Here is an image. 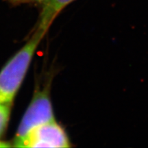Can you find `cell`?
Wrapping results in <instances>:
<instances>
[{"label":"cell","mask_w":148,"mask_h":148,"mask_svg":"<svg viewBox=\"0 0 148 148\" xmlns=\"http://www.w3.org/2000/svg\"><path fill=\"white\" fill-rule=\"evenodd\" d=\"M47 32L36 27L26 43L0 71V103L12 105L27 73L37 47Z\"/></svg>","instance_id":"obj_1"},{"label":"cell","mask_w":148,"mask_h":148,"mask_svg":"<svg viewBox=\"0 0 148 148\" xmlns=\"http://www.w3.org/2000/svg\"><path fill=\"white\" fill-rule=\"evenodd\" d=\"M49 88L50 86H47L41 90L37 89L34 92L32 101L20 122L13 141L21 139L35 127L56 120Z\"/></svg>","instance_id":"obj_2"},{"label":"cell","mask_w":148,"mask_h":148,"mask_svg":"<svg viewBox=\"0 0 148 148\" xmlns=\"http://www.w3.org/2000/svg\"><path fill=\"white\" fill-rule=\"evenodd\" d=\"M16 147L66 148L71 146L65 130L56 120L35 127L21 139L12 142Z\"/></svg>","instance_id":"obj_3"},{"label":"cell","mask_w":148,"mask_h":148,"mask_svg":"<svg viewBox=\"0 0 148 148\" xmlns=\"http://www.w3.org/2000/svg\"><path fill=\"white\" fill-rule=\"evenodd\" d=\"M73 1L75 0H47L43 3L37 27L47 32L61 11Z\"/></svg>","instance_id":"obj_4"},{"label":"cell","mask_w":148,"mask_h":148,"mask_svg":"<svg viewBox=\"0 0 148 148\" xmlns=\"http://www.w3.org/2000/svg\"><path fill=\"white\" fill-rule=\"evenodd\" d=\"M11 105L0 103V139L8 126Z\"/></svg>","instance_id":"obj_5"},{"label":"cell","mask_w":148,"mask_h":148,"mask_svg":"<svg viewBox=\"0 0 148 148\" xmlns=\"http://www.w3.org/2000/svg\"><path fill=\"white\" fill-rule=\"evenodd\" d=\"M13 4H20L24 3H44L47 0H7Z\"/></svg>","instance_id":"obj_6"},{"label":"cell","mask_w":148,"mask_h":148,"mask_svg":"<svg viewBox=\"0 0 148 148\" xmlns=\"http://www.w3.org/2000/svg\"><path fill=\"white\" fill-rule=\"evenodd\" d=\"M12 146V144H10L8 142L3 141L0 139V147H9Z\"/></svg>","instance_id":"obj_7"}]
</instances>
